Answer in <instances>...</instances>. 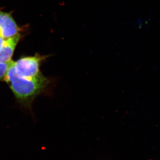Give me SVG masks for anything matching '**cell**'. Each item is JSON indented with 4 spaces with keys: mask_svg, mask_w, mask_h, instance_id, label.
Returning a JSON list of instances; mask_svg holds the SVG:
<instances>
[{
    "mask_svg": "<svg viewBox=\"0 0 160 160\" xmlns=\"http://www.w3.org/2000/svg\"><path fill=\"white\" fill-rule=\"evenodd\" d=\"M4 81L9 85L17 99L28 106L38 95L45 91L52 83L50 79L42 74L33 78L20 76L16 72L12 60L9 62Z\"/></svg>",
    "mask_w": 160,
    "mask_h": 160,
    "instance_id": "6da1fadb",
    "label": "cell"
},
{
    "mask_svg": "<svg viewBox=\"0 0 160 160\" xmlns=\"http://www.w3.org/2000/svg\"><path fill=\"white\" fill-rule=\"evenodd\" d=\"M48 57L36 53L33 56L21 58L16 62L13 61L16 72L20 76L26 78H33L42 74L40 67L42 62Z\"/></svg>",
    "mask_w": 160,
    "mask_h": 160,
    "instance_id": "7a4b0ae2",
    "label": "cell"
},
{
    "mask_svg": "<svg viewBox=\"0 0 160 160\" xmlns=\"http://www.w3.org/2000/svg\"><path fill=\"white\" fill-rule=\"evenodd\" d=\"M22 29L18 26L11 12L3 11L0 7V36L4 39L20 34Z\"/></svg>",
    "mask_w": 160,
    "mask_h": 160,
    "instance_id": "3957f363",
    "label": "cell"
},
{
    "mask_svg": "<svg viewBox=\"0 0 160 160\" xmlns=\"http://www.w3.org/2000/svg\"><path fill=\"white\" fill-rule=\"evenodd\" d=\"M22 38L21 34L5 40V44L0 52V62L8 63L11 61L15 49Z\"/></svg>",
    "mask_w": 160,
    "mask_h": 160,
    "instance_id": "277c9868",
    "label": "cell"
},
{
    "mask_svg": "<svg viewBox=\"0 0 160 160\" xmlns=\"http://www.w3.org/2000/svg\"><path fill=\"white\" fill-rule=\"evenodd\" d=\"M10 62L8 63L0 62V81L4 80L6 72L9 68Z\"/></svg>",
    "mask_w": 160,
    "mask_h": 160,
    "instance_id": "5b68a950",
    "label": "cell"
},
{
    "mask_svg": "<svg viewBox=\"0 0 160 160\" xmlns=\"http://www.w3.org/2000/svg\"><path fill=\"white\" fill-rule=\"evenodd\" d=\"M5 40L2 38L0 36V52L1 51L2 49L4 44H5Z\"/></svg>",
    "mask_w": 160,
    "mask_h": 160,
    "instance_id": "8992f818",
    "label": "cell"
}]
</instances>
